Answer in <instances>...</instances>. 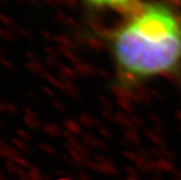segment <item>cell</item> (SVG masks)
Listing matches in <instances>:
<instances>
[{
  "label": "cell",
  "instance_id": "obj_2",
  "mask_svg": "<svg viewBox=\"0 0 181 180\" xmlns=\"http://www.w3.org/2000/svg\"><path fill=\"white\" fill-rule=\"evenodd\" d=\"M92 9H112L126 14L140 4L139 0H82Z\"/></svg>",
  "mask_w": 181,
  "mask_h": 180
},
{
  "label": "cell",
  "instance_id": "obj_1",
  "mask_svg": "<svg viewBox=\"0 0 181 180\" xmlns=\"http://www.w3.org/2000/svg\"><path fill=\"white\" fill-rule=\"evenodd\" d=\"M118 79L138 84L181 68V14L167 2H140L108 35Z\"/></svg>",
  "mask_w": 181,
  "mask_h": 180
}]
</instances>
